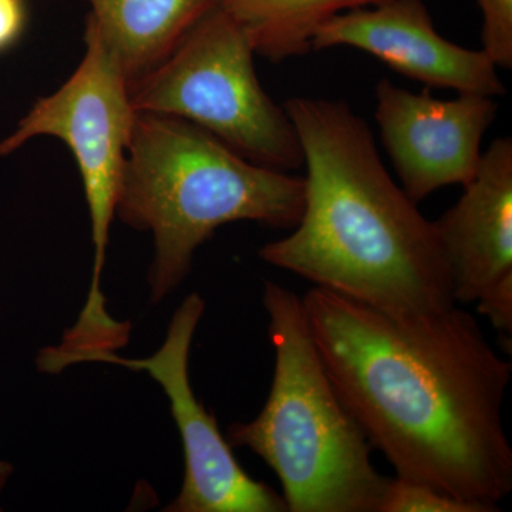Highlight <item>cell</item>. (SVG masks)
Here are the masks:
<instances>
[{"label":"cell","mask_w":512,"mask_h":512,"mask_svg":"<svg viewBox=\"0 0 512 512\" xmlns=\"http://www.w3.org/2000/svg\"><path fill=\"white\" fill-rule=\"evenodd\" d=\"M302 305L330 382L396 476L498 511L512 491V365L478 320L457 305L390 315L318 286Z\"/></svg>","instance_id":"cell-1"},{"label":"cell","mask_w":512,"mask_h":512,"mask_svg":"<svg viewBox=\"0 0 512 512\" xmlns=\"http://www.w3.org/2000/svg\"><path fill=\"white\" fill-rule=\"evenodd\" d=\"M302 148L305 200L259 258L318 288L397 316L457 305L433 221L394 183L362 117L340 100L285 103Z\"/></svg>","instance_id":"cell-2"},{"label":"cell","mask_w":512,"mask_h":512,"mask_svg":"<svg viewBox=\"0 0 512 512\" xmlns=\"http://www.w3.org/2000/svg\"><path fill=\"white\" fill-rule=\"evenodd\" d=\"M303 200V177L252 163L190 121L136 114L116 214L153 232V302L184 281L195 251L222 225L292 229Z\"/></svg>","instance_id":"cell-3"},{"label":"cell","mask_w":512,"mask_h":512,"mask_svg":"<svg viewBox=\"0 0 512 512\" xmlns=\"http://www.w3.org/2000/svg\"><path fill=\"white\" fill-rule=\"evenodd\" d=\"M274 379L264 409L229 426L231 447L249 448L279 478L291 512H379L387 478L372 446L330 382L302 298L264 282Z\"/></svg>","instance_id":"cell-4"},{"label":"cell","mask_w":512,"mask_h":512,"mask_svg":"<svg viewBox=\"0 0 512 512\" xmlns=\"http://www.w3.org/2000/svg\"><path fill=\"white\" fill-rule=\"evenodd\" d=\"M84 42L86 53L72 77L37 101L0 143V157H5L33 137H57L79 165L92 221L94 264L86 305L59 345L70 357L116 352L127 345L131 330L130 323L117 322L107 312L100 281L137 111L126 74L89 26Z\"/></svg>","instance_id":"cell-5"},{"label":"cell","mask_w":512,"mask_h":512,"mask_svg":"<svg viewBox=\"0 0 512 512\" xmlns=\"http://www.w3.org/2000/svg\"><path fill=\"white\" fill-rule=\"evenodd\" d=\"M254 55L244 29L215 6L163 63L131 84V104L137 113L190 121L252 163L301 170L298 134L259 82Z\"/></svg>","instance_id":"cell-6"},{"label":"cell","mask_w":512,"mask_h":512,"mask_svg":"<svg viewBox=\"0 0 512 512\" xmlns=\"http://www.w3.org/2000/svg\"><path fill=\"white\" fill-rule=\"evenodd\" d=\"M205 302L191 293L175 311L163 346L147 359H124L116 352L94 355L90 362L114 363L144 370L163 387L183 440V488L171 512H285V500L274 488L249 477L239 466L217 421L195 396L190 382V352Z\"/></svg>","instance_id":"cell-7"},{"label":"cell","mask_w":512,"mask_h":512,"mask_svg":"<svg viewBox=\"0 0 512 512\" xmlns=\"http://www.w3.org/2000/svg\"><path fill=\"white\" fill-rule=\"evenodd\" d=\"M494 97L458 94L440 100L382 79L376 86V123L400 180L416 204L448 185L476 177L481 143L497 120Z\"/></svg>","instance_id":"cell-8"},{"label":"cell","mask_w":512,"mask_h":512,"mask_svg":"<svg viewBox=\"0 0 512 512\" xmlns=\"http://www.w3.org/2000/svg\"><path fill=\"white\" fill-rule=\"evenodd\" d=\"M352 47L394 72L458 94L504 96L497 64L483 49L458 46L434 28L423 0H384L333 16L313 36L312 50Z\"/></svg>","instance_id":"cell-9"},{"label":"cell","mask_w":512,"mask_h":512,"mask_svg":"<svg viewBox=\"0 0 512 512\" xmlns=\"http://www.w3.org/2000/svg\"><path fill=\"white\" fill-rule=\"evenodd\" d=\"M453 207L433 221L454 302L471 305L512 279V140H494L476 177Z\"/></svg>","instance_id":"cell-10"},{"label":"cell","mask_w":512,"mask_h":512,"mask_svg":"<svg viewBox=\"0 0 512 512\" xmlns=\"http://www.w3.org/2000/svg\"><path fill=\"white\" fill-rule=\"evenodd\" d=\"M87 26L126 74L128 84L146 76L220 0H83Z\"/></svg>","instance_id":"cell-11"},{"label":"cell","mask_w":512,"mask_h":512,"mask_svg":"<svg viewBox=\"0 0 512 512\" xmlns=\"http://www.w3.org/2000/svg\"><path fill=\"white\" fill-rule=\"evenodd\" d=\"M384 0H220L247 33L255 55L271 62L311 52L313 36L333 16Z\"/></svg>","instance_id":"cell-12"},{"label":"cell","mask_w":512,"mask_h":512,"mask_svg":"<svg viewBox=\"0 0 512 512\" xmlns=\"http://www.w3.org/2000/svg\"><path fill=\"white\" fill-rule=\"evenodd\" d=\"M379 512H480L429 484L396 476L387 478Z\"/></svg>","instance_id":"cell-13"},{"label":"cell","mask_w":512,"mask_h":512,"mask_svg":"<svg viewBox=\"0 0 512 512\" xmlns=\"http://www.w3.org/2000/svg\"><path fill=\"white\" fill-rule=\"evenodd\" d=\"M481 10V49L501 69H512V0H476Z\"/></svg>","instance_id":"cell-14"},{"label":"cell","mask_w":512,"mask_h":512,"mask_svg":"<svg viewBox=\"0 0 512 512\" xmlns=\"http://www.w3.org/2000/svg\"><path fill=\"white\" fill-rule=\"evenodd\" d=\"M480 315L490 320L495 329L504 335V343L511 352L512 339V279L501 282L476 303Z\"/></svg>","instance_id":"cell-15"},{"label":"cell","mask_w":512,"mask_h":512,"mask_svg":"<svg viewBox=\"0 0 512 512\" xmlns=\"http://www.w3.org/2000/svg\"><path fill=\"white\" fill-rule=\"evenodd\" d=\"M25 19L23 0H0V52L18 40Z\"/></svg>","instance_id":"cell-16"},{"label":"cell","mask_w":512,"mask_h":512,"mask_svg":"<svg viewBox=\"0 0 512 512\" xmlns=\"http://www.w3.org/2000/svg\"><path fill=\"white\" fill-rule=\"evenodd\" d=\"M10 473H12V467H10L8 463H3V461H0V491H2V488L5 487Z\"/></svg>","instance_id":"cell-17"}]
</instances>
